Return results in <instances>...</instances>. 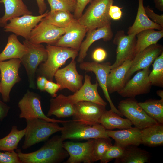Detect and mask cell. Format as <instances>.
<instances>
[{"label": "cell", "mask_w": 163, "mask_h": 163, "mask_svg": "<svg viewBox=\"0 0 163 163\" xmlns=\"http://www.w3.org/2000/svg\"><path fill=\"white\" fill-rule=\"evenodd\" d=\"M64 140L61 136L56 135L47 140L40 149L24 153L16 150L21 163H58L63 161L69 155L64 148Z\"/></svg>", "instance_id": "1"}, {"label": "cell", "mask_w": 163, "mask_h": 163, "mask_svg": "<svg viewBox=\"0 0 163 163\" xmlns=\"http://www.w3.org/2000/svg\"><path fill=\"white\" fill-rule=\"evenodd\" d=\"M46 48L47 59L39 65L36 73L37 77L43 76L48 80L53 81L54 75L59 68L68 59H75L78 56V51L69 48L47 44Z\"/></svg>", "instance_id": "2"}, {"label": "cell", "mask_w": 163, "mask_h": 163, "mask_svg": "<svg viewBox=\"0 0 163 163\" xmlns=\"http://www.w3.org/2000/svg\"><path fill=\"white\" fill-rule=\"evenodd\" d=\"M113 2L114 0L91 1L85 13L77 21L86 27L88 32L111 24L109 11Z\"/></svg>", "instance_id": "3"}, {"label": "cell", "mask_w": 163, "mask_h": 163, "mask_svg": "<svg viewBox=\"0 0 163 163\" xmlns=\"http://www.w3.org/2000/svg\"><path fill=\"white\" fill-rule=\"evenodd\" d=\"M61 123V136L64 141L109 137L106 129L100 124L92 125L74 120H66Z\"/></svg>", "instance_id": "4"}, {"label": "cell", "mask_w": 163, "mask_h": 163, "mask_svg": "<svg viewBox=\"0 0 163 163\" xmlns=\"http://www.w3.org/2000/svg\"><path fill=\"white\" fill-rule=\"evenodd\" d=\"M27 126L24 139L22 146L24 150L48 140L54 133L61 131L62 127L58 123L48 122L40 119L26 120Z\"/></svg>", "instance_id": "5"}, {"label": "cell", "mask_w": 163, "mask_h": 163, "mask_svg": "<svg viewBox=\"0 0 163 163\" xmlns=\"http://www.w3.org/2000/svg\"><path fill=\"white\" fill-rule=\"evenodd\" d=\"M23 43L27 48V53L21 59V63L26 71L30 88H36L35 75L39 65L45 62L47 58L46 48L41 44L32 43L25 40Z\"/></svg>", "instance_id": "6"}, {"label": "cell", "mask_w": 163, "mask_h": 163, "mask_svg": "<svg viewBox=\"0 0 163 163\" xmlns=\"http://www.w3.org/2000/svg\"><path fill=\"white\" fill-rule=\"evenodd\" d=\"M117 108L123 116L130 120L135 127L140 130L158 123L146 114L135 97L121 101Z\"/></svg>", "instance_id": "7"}, {"label": "cell", "mask_w": 163, "mask_h": 163, "mask_svg": "<svg viewBox=\"0 0 163 163\" xmlns=\"http://www.w3.org/2000/svg\"><path fill=\"white\" fill-rule=\"evenodd\" d=\"M20 113L19 117L26 120L40 119L45 121L62 123L66 120L52 119L46 115L42 109L41 97L37 94L28 90L18 103Z\"/></svg>", "instance_id": "8"}, {"label": "cell", "mask_w": 163, "mask_h": 163, "mask_svg": "<svg viewBox=\"0 0 163 163\" xmlns=\"http://www.w3.org/2000/svg\"><path fill=\"white\" fill-rule=\"evenodd\" d=\"M21 63V60L18 59L0 61V93L4 102L9 101L11 90L21 80L19 75Z\"/></svg>", "instance_id": "9"}, {"label": "cell", "mask_w": 163, "mask_h": 163, "mask_svg": "<svg viewBox=\"0 0 163 163\" xmlns=\"http://www.w3.org/2000/svg\"><path fill=\"white\" fill-rule=\"evenodd\" d=\"M136 35H126L123 30L117 32L113 41V43L117 46L116 59L111 65V69L120 66L127 60L133 59L136 54Z\"/></svg>", "instance_id": "10"}, {"label": "cell", "mask_w": 163, "mask_h": 163, "mask_svg": "<svg viewBox=\"0 0 163 163\" xmlns=\"http://www.w3.org/2000/svg\"><path fill=\"white\" fill-rule=\"evenodd\" d=\"M68 27L64 28L58 27L49 23L44 18L33 29L28 40L34 44L46 43L54 45L65 33Z\"/></svg>", "instance_id": "11"}, {"label": "cell", "mask_w": 163, "mask_h": 163, "mask_svg": "<svg viewBox=\"0 0 163 163\" xmlns=\"http://www.w3.org/2000/svg\"><path fill=\"white\" fill-rule=\"evenodd\" d=\"M48 10L42 14L38 16L26 14L14 18L3 27L5 32L13 33L18 36L28 40L33 29L47 15Z\"/></svg>", "instance_id": "12"}, {"label": "cell", "mask_w": 163, "mask_h": 163, "mask_svg": "<svg viewBox=\"0 0 163 163\" xmlns=\"http://www.w3.org/2000/svg\"><path fill=\"white\" fill-rule=\"evenodd\" d=\"M149 68L140 70L117 92L118 94L122 97L129 98L149 93L152 85L149 78Z\"/></svg>", "instance_id": "13"}, {"label": "cell", "mask_w": 163, "mask_h": 163, "mask_svg": "<svg viewBox=\"0 0 163 163\" xmlns=\"http://www.w3.org/2000/svg\"><path fill=\"white\" fill-rule=\"evenodd\" d=\"M76 64L75 59H72L69 64L58 69L55 74L54 78L60 86V90L67 89L74 93L82 86L84 77L78 73Z\"/></svg>", "instance_id": "14"}, {"label": "cell", "mask_w": 163, "mask_h": 163, "mask_svg": "<svg viewBox=\"0 0 163 163\" xmlns=\"http://www.w3.org/2000/svg\"><path fill=\"white\" fill-rule=\"evenodd\" d=\"M111 66L109 62L99 63L96 62L83 61L80 63L79 67L81 70L92 72L95 74L98 85L101 88L105 98L109 102L111 109L122 117V115L112 102L107 89V79L111 69Z\"/></svg>", "instance_id": "15"}, {"label": "cell", "mask_w": 163, "mask_h": 163, "mask_svg": "<svg viewBox=\"0 0 163 163\" xmlns=\"http://www.w3.org/2000/svg\"><path fill=\"white\" fill-rule=\"evenodd\" d=\"M73 120L89 124H100V118L106 107L88 101H81L74 104Z\"/></svg>", "instance_id": "16"}, {"label": "cell", "mask_w": 163, "mask_h": 163, "mask_svg": "<svg viewBox=\"0 0 163 163\" xmlns=\"http://www.w3.org/2000/svg\"><path fill=\"white\" fill-rule=\"evenodd\" d=\"M94 139H90L83 142L66 141L63 142L64 148L69 157L66 163H91L93 162V154Z\"/></svg>", "instance_id": "17"}, {"label": "cell", "mask_w": 163, "mask_h": 163, "mask_svg": "<svg viewBox=\"0 0 163 163\" xmlns=\"http://www.w3.org/2000/svg\"><path fill=\"white\" fill-rule=\"evenodd\" d=\"M162 52V45L157 43L150 45L136 53L126 75V83L135 72L149 67L155 59Z\"/></svg>", "instance_id": "18"}, {"label": "cell", "mask_w": 163, "mask_h": 163, "mask_svg": "<svg viewBox=\"0 0 163 163\" xmlns=\"http://www.w3.org/2000/svg\"><path fill=\"white\" fill-rule=\"evenodd\" d=\"M98 83L96 82L92 84L91 77L86 74L84 82L80 88L73 94L68 96L70 101L73 104L81 101H88L94 102L105 107L106 102L100 95L97 90Z\"/></svg>", "instance_id": "19"}, {"label": "cell", "mask_w": 163, "mask_h": 163, "mask_svg": "<svg viewBox=\"0 0 163 163\" xmlns=\"http://www.w3.org/2000/svg\"><path fill=\"white\" fill-rule=\"evenodd\" d=\"M87 32L86 27L75 19L54 45L72 48L79 52L82 43Z\"/></svg>", "instance_id": "20"}, {"label": "cell", "mask_w": 163, "mask_h": 163, "mask_svg": "<svg viewBox=\"0 0 163 163\" xmlns=\"http://www.w3.org/2000/svg\"><path fill=\"white\" fill-rule=\"evenodd\" d=\"M87 33L86 37L82 42L78 52L77 61L79 63L84 61L88 49L93 43L101 39L104 41H109L113 36L111 24L88 31Z\"/></svg>", "instance_id": "21"}, {"label": "cell", "mask_w": 163, "mask_h": 163, "mask_svg": "<svg viewBox=\"0 0 163 163\" xmlns=\"http://www.w3.org/2000/svg\"><path fill=\"white\" fill-rule=\"evenodd\" d=\"M106 132L114 140V144L123 148L142 144L141 130L136 127L116 131L106 130Z\"/></svg>", "instance_id": "22"}, {"label": "cell", "mask_w": 163, "mask_h": 163, "mask_svg": "<svg viewBox=\"0 0 163 163\" xmlns=\"http://www.w3.org/2000/svg\"><path fill=\"white\" fill-rule=\"evenodd\" d=\"M132 62L133 60H127L120 66L111 69L107 79V87L109 93L117 92L124 86L126 75Z\"/></svg>", "instance_id": "23"}, {"label": "cell", "mask_w": 163, "mask_h": 163, "mask_svg": "<svg viewBox=\"0 0 163 163\" xmlns=\"http://www.w3.org/2000/svg\"><path fill=\"white\" fill-rule=\"evenodd\" d=\"M74 113V104L68 96L60 94L50 100V106L46 116L54 115L58 118L72 116Z\"/></svg>", "instance_id": "24"}, {"label": "cell", "mask_w": 163, "mask_h": 163, "mask_svg": "<svg viewBox=\"0 0 163 163\" xmlns=\"http://www.w3.org/2000/svg\"><path fill=\"white\" fill-rule=\"evenodd\" d=\"M138 1L136 17L133 24L128 28V34L136 35L141 31L150 29L158 30H163V27L153 22L147 16L143 5V0Z\"/></svg>", "instance_id": "25"}, {"label": "cell", "mask_w": 163, "mask_h": 163, "mask_svg": "<svg viewBox=\"0 0 163 163\" xmlns=\"http://www.w3.org/2000/svg\"><path fill=\"white\" fill-rule=\"evenodd\" d=\"M5 7L4 15L0 18V27H4L11 19L26 14H32L22 0H0Z\"/></svg>", "instance_id": "26"}, {"label": "cell", "mask_w": 163, "mask_h": 163, "mask_svg": "<svg viewBox=\"0 0 163 163\" xmlns=\"http://www.w3.org/2000/svg\"><path fill=\"white\" fill-rule=\"evenodd\" d=\"M27 51V47L19 41L17 36L12 34L8 36L7 43L0 53V61L12 59H21Z\"/></svg>", "instance_id": "27"}, {"label": "cell", "mask_w": 163, "mask_h": 163, "mask_svg": "<svg viewBox=\"0 0 163 163\" xmlns=\"http://www.w3.org/2000/svg\"><path fill=\"white\" fill-rule=\"evenodd\" d=\"M149 152L136 146H129L124 148L119 158L115 159V163H145L149 161Z\"/></svg>", "instance_id": "28"}, {"label": "cell", "mask_w": 163, "mask_h": 163, "mask_svg": "<svg viewBox=\"0 0 163 163\" xmlns=\"http://www.w3.org/2000/svg\"><path fill=\"white\" fill-rule=\"evenodd\" d=\"M99 123L106 130L127 129L132 127L133 125L129 119L122 118L111 109L104 111Z\"/></svg>", "instance_id": "29"}, {"label": "cell", "mask_w": 163, "mask_h": 163, "mask_svg": "<svg viewBox=\"0 0 163 163\" xmlns=\"http://www.w3.org/2000/svg\"><path fill=\"white\" fill-rule=\"evenodd\" d=\"M142 144L155 147L163 145V123H158L141 130Z\"/></svg>", "instance_id": "30"}, {"label": "cell", "mask_w": 163, "mask_h": 163, "mask_svg": "<svg viewBox=\"0 0 163 163\" xmlns=\"http://www.w3.org/2000/svg\"><path fill=\"white\" fill-rule=\"evenodd\" d=\"M136 36V54L148 46L157 43L163 37V30L156 31L152 29H147L140 32Z\"/></svg>", "instance_id": "31"}, {"label": "cell", "mask_w": 163, "mask_h": 163, "mask_svg": "<svg viewBox=\"0 0 163 163\" xmlns=\"http://www.w3.org/2000/svg\"><path fill=\"white\" fill-rule=\"evenodd\" d=\"M25 131V128L19 130L16 126H13L9 133L0 139V151L12 152L17 149L19 142L24 136Z\"/></svg>", "instance_id": "32"}, {"label": "cell", "mask_w": 163, "mask_h": 163, "mask_svg": "<svg viewBox=\"0 0 163 163\" xmlns=\"http://www.w3.org/2000/svg\"><path fill=\"white\" fill-rule=\"evenodd\" d=\"M138 104L150 117L163 123V100L149 99Z\"/></svg>", "instance_id": "33"}, {"label": "cell", "mask_w": 163, "mask_h": 163, "mask_svg": "<svg viewBox=\"0 0 163 163\" xmlns=\"http://www.w3.org/2000/svg\"><path fill=\"white\" fill-rule=\"evenodd\" d=\"M49 23L60 28L68 27L75 20L73 15L68 11H49L44 18Z\"/></svg>", "instance_id": "34"}, {"label": "cell", "mask_w": 163, "mask_h": 163, "mask_svg": "<svg viewBox=\"0 0 163 163\" xmlns=\"http://www.w3.org/2000/svg\"><path fill=\"white\" fill-rule=\"evenodd\" d=\"M149 78L152 85L163 87V52L154 60Z\"/></svg>", "instance_id": "35"}, {"label": "cell", "mask_w": 163, "mask_h": 163, "mask_svg": "<svg viewBox=\"0 0 163 163\" xmlns=\"http://www.w3.org/2000/svg\"><path fill=\"white\" fill-rule=\"evenodd\" d=\"M109 137L94 139L93 162L101 160L109 148L113 145Z\"/></svg>", "instance_id": "36"}, {"label": "cell", "mask_w": 163, "mask_h": 163, "mask_svg": "<svg viewBox=\"0 0 163 163\" xmlns=\"http://www.w3.org/2000/svg\"><path fill=\"white\" fill-rule=\"evenodd\" d=\"M50 11H63L74 12L76 5V0H46Z\"/></svg>", "instance_id": "37"}, {"label": "cell", "mask_w": 163, "mask_h": 163, "mask_svg": "<svg viewBox=\"0 0 163 163\" xmlns=\"http://www.w3.org/2000/svg\"><path fill=\"white\" fill-rule=\"evenodd\" d=\"M124 148L114 144L110 146L104 155L101 160V163H107L113 159L120 157L123 154Z\"/></svg>", "instance_id": "38"}, {"label": "cell", "mask_w": 163, "mask_h": 163, "mask_svg": "<svg viewBox=\"0 0 163 163\" xmlns=\"http://www.w3.org/2000/svg\"><path fill=\"white\" fill-rule=\"evenodd\" d=\"M0 163H21L18 153L14 151L0 152Z\"/></svg>", "instance_id": "39"}, {"label": "cell", "mask_w": 163, "mask_h": 163, "mask_svg": "<svg viewBox=\"0 0 163 163\" xmlns=\"http://www.w3.org/2000/svg\"><path fill=\"white\" fill-rule=\"evenodd\" d=\"M144 8L148 17L153 22L163 27V14H156L149 6L144 7Z\"/></svg>", "instance_id": "40"}, {"label": "cell", "mask_w": 163, "mask_h": 163, "mask_svg": "<svg viewBox=\"0 0 163 163\" xmlns=\"http://www.w3.org/2000/svg\"><path fill=\"white\" fill-rule=\"evenodd\" d=\"M91 0H76V5L73 12L74 18L75 20L79 18L82 14L86 6Z\"/></svg>", "instance_id": "41"}, {"label": "cell", "mask_w": 163, "mask_h": 163, "mask_svg": "<svg viewBox=\"0 0 163 163\" xmlns=\"http://www.w3.org/2000/svg\"><path fill=\"white\" fill-rule=\"evenodd\" d=\"M60 88V85L54 82L53 81L48 80L45 89V91L50 94L52 97H54L57 96V92Z\"/></svg>", "instance_id": "42"}, {"label": "cell", "mask_w": 163, "mask_h": 163, "mask_svg": "<svg viewBox=\"0 0 163 163\" xmlns=\"http://www.w3.org/2000/svg\"><path fill=\"white\" fill-rule=\"evenodd\" d=\"M107 55V52L104 49L98 48L96 49L93 52L92 58L95 62H100L105 59Z\"/></svg>", "instance_id": "43"}, {"label": "cell", "mask_w": 163, "mask_h": 163, "mask_svg": "<svg viewBox=\"0 0 163 163\" xmlns=\"http://www.w3.org/2000/svg\"><path fill=\"white\" fill-rule=\"evenodd\" d=\"M121 9V8L116 5H112L110 6L109 14L111 19L118 20L121 18L122 15Z\"/></svg>", "instance_id": "44"}, {"label": "cell", "mask_w": 163, "mask_h": 163, "mask_svg": "<svg viewBox=\"0 0 163 163\" xmlns=\"http://www.w3.org/2000/svg\"><path fill=\"white\" fill-rule=\"evenodd\" d=\"M10 107L0 99V122L8 115Z\"/></svg>", "instance_id": "45"}, {"label": "cell", "mask_w": 163, "mask_h": 163, "mask_svg": "<svg viewBox=\"0 0 163 163\" xmlns=\"http://www.w3.org/2000/svg\"><path fill=\"white\" fill-rule=\"evenodd\" d=\"M47 81V79L44 76L37 77L36 82L37 88L41 91H45V86Z\"/></svg>", "instance_id": "46"}, {"label": "cell", "mask_w": 163, "mask_h": 163, "mask_svg": "<svg viewBox=\"0 0 163 163\" xmlns=\"http://www.w3.org/2000/svg\"><path fill=\"white\" fill-rule=\"evenodd\" d=\"M38 8L39 13L40 15L44 14L47 9V6L45 0H36Z\"/></svg>", "instance_id": "47"}, {"label": "cell", "mask_w": 163, "mask_h": 163, "mask_svg": "<svg viewBox=\"0 0 163 163\" xmlns=\"http://www.w3.org/2000/svg\"><path fill=\"white\" fill-rule=\"evenodd\" d=\"M156 8L159 11H163V0H154Z\"/></svg>", "instance_id": "48"}, {"label": "cell", "mask_w": 163, "mask_h": 163, "mask_svg": "<svg viewBox=\"0 0 163 163\" xmlns=\"http://www.w3.org/2000/svg\"><path fill=\"white\" fill-rule=\"evenodd\" d=\"M156 93L157 95L161 97V99L163 100V90H162L157 91Z\"/></svg>", "instance_id": "49"}, {"label": "cell", "mask_w": 163, "mask_h": 163, "mask_svg": "<svg viewBox=\"0 0 163 163\" xmlns=\"http://www.w3.org/2000/svg\"><path fill=\"white\" fill-rule=\"evenodd\" d=\"M1 82L0 81V93L1 92Z\"/></svg>", "instance_id": "50"}, {"label": "cell", "mask_w": 163, "mask_h": 163, "mask_svg": "<svg viewBox=\"0 0 163 163\" xmlns=\"http://www.w3.org/2000/svg\"><path fill=\"white\" fill-rule=\"evenodd\" d=\"M0 78H1V76H0Z\"/></svg>", "instance_id": "51"}, {"label": "cell", "mask_w": 163, "mask_h": 163, "mask_svg": "<svg viewBox=\"0 0 163 163\" xmlns=\"http://www.w3.org/2000/svg\"></svg>", "instance_id": "52"}, {"label": "cell", "mask_w": 163, "mask_h": 163, "mask_svg": "<svg viewBox=\"0 0 163 163\" xmlns=\"http://www.w3.org/2000/svg\"></svg>", "instance_id": "53"}]
</instances>
